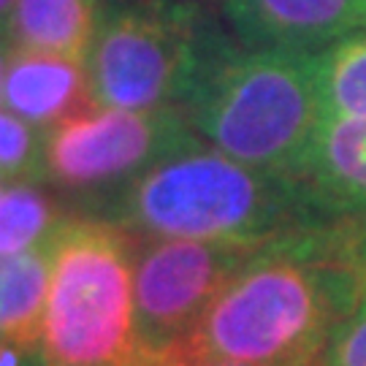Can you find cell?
<instances>
[{
  "label": "cell",
  "mask_w": 366,
  "mask_h": 366,
  "mask_svg": "<svg viewBox=\"0 0 366 366\" xmlns=\"http://www.w3.org/2000/svg\"><path fill=\"white\" fill-rule=\"evenodd\" d=\"M11 39L0 36V95H3V79H6V68H9V57H11Z\"/></svg>",
  "instance_id": "18"
},
{
  "label": "cell",
  "mask_w": 366,
  "mask_h": 366,
  "mask_svg": "<svg viewBox=\"0 0 366 366\" xmlns=\"http://www.w3.org/2000/svg\"><path fill=\"white\" fill-rule=\"evenodd\" d=\"M3 263L6 255H0V328H3Z\"/></svg>",
  "instance_id": "19"
},
{
  "label": "cell",
  "mask_w": 366,
  "mask_h": 366,
  "mask_svg": "<svg viewBox=\"0 0 366 366\" xmlns=\"http://www.w3.org/2000/svg\"><path fill=\"white\" fill-rule=\"evenodd\" d=\"M142 366H247V364H231V361H217V358L187 355V353H182V350H169V353H163V355L147 358Z\"/></svg>",
  "instance_id": "16"
},
{
  "label": "cell",
  "mask_w": 366,
  "mask_h": 366,
  "mask_svg": "<svg viewBox=\"0 0 366 366\" xmlns=\"http://www.w3.org/2000/svg\"><path fill=\"white\" fill-rule=\"evenodd\" d=\"M364 282L353 225L331 220L290 231L249 252L174 350L247 366H317L353 315Z\"/></svg>",
  "instance_id": "1"
},
{
  "label": "cell",
  "mask_w": 366,
  "mask_h": 366,
  "mask_svg": "<svg viewBox=\"0 0 366 366\" xmlns=\"http://www.w3.org/2000/svg\"><path fill=\"white\" fill-rule=\"evenodd\" d=\"M220 33L190 0L109 3L87 54L92 104L179 109Z\"/></svg>",
  "instance_id": "5"
},
{
  "label": "cell",
  "mask_w": 366,
  "mask_h": 366,
  "mask_svg": "<svg viewBox=\"0 0 366 366\" xmlns=\"http://www.w3.org/2000/svg\"><path fill=\"white\" fill-rule=\"evenodd\" d=\"M222 16L247 49L317 54L366 30V0H222Z\"/></svg>",
  "instance_id": "8"
},
{
  "label": "cell",
  "mask_w": 366,
  "mask_h": 366,
  "mask_svg": "<svg viewBox=\"0 0 366 366\" xmlns=\"http://www.w3.org/2000/svg\"><path fill=\"white\" fill-rule=\"evenodd\" d=\"M104 0H16L11 44L87 63Z\"/></svg>",
  "instance_id": "11"
},
{
  "label": "cell",
  "mask_w": 366,
  "mask_h": 366,
  "mask_svg": "<svg viewBox=\"0 0 366 366\" xmlns=\"http://www.w3.org/2000/svg\"><path fill=\"white\" fill-rule=\"evenodd\" d=\"M179 112L204 144L255 169L296 177L323 119L317 54L247 49L220 33Z\"/></svg>",
  "instance_id": "3"
},
{
  "label": "cell",
  "mask_w": 366,
  "mask_h": 366,
  "mask_svg": "<svg viewBox=\"0 0 366 366\" xmlns=\"http://www.w3.org/2000/svg\"><path fill=\"white\" fill-rule=\"evenodd\" d=\"M16 0H0V36H9L11 39V16Z\"/></svg>",
  "instance_id": "17"
},
{
  "label": "cell",
  "mask_w": 366,
  "mask_h": 366,
  "mask_svg": "<svg viewBox=\"0 0 366 366\" xmlns=\"http://www.w3.org/2000/svg\"><path fill=\"white\" fill-rule=\"evenodd\" d=\"M0 104L16 117L49 131L92 106L87 63L11 46Z\"/></svg>",
  "instance_id": "10"
},
{
  "label": "cell",
  "mask_w": 366,
  "mask_h": 366,
  "mask_svg": "<svg viewBox=\"0 0 366 366\" xmlns=\"http://www.w3.org/2000/svg\"><path fill=\"white\" fill-rule=\"evenodd\" d=\"M0 193H3V179H0Z\"/></svg>",
  "instance_id": "20"
},
{
  "label": "cell",
  "mask_w": 366,
  "mask_h": 366,
  "mask_svg": "<svg viewBox=\"0 0 366 366\" xmlns=\"http://www.w3.org/2000/svg\"><path fill=\"white\" fill-rule=\"evenodd\" d=\"M136 236L90 214L66 217L52 244L44 366H142L133 293Z\"/></svg>",
  "instance_id": "4"
},
{
  "label": "cell",
  "mask_w": 366,
  "mask_h": 366,
  "mask_svg": "<svg viewBox=\"0 0 366 366\" xmlns=\"http://www.w3.org/2000/svg\"><path fill=\"white\" fill-rule=\"evenodd\" d=\"M255 247L139 239L133 255L136 328L147 358L179 347Z\"/></svg>",
  "instance_id": "7"
},
{
  "label": "cell",
  "mask_w": 366,
  "mask_h": 366,
  "mask_svg": "<svg viewBox=\"0 0 366 366\" xmlns=\"http://www.w3.org/2000/svg\"><path fill=\"white\" fill-rule=\"evenodd\" d=\"M198 142L177 106L136 112L92 104L49 128L46 179L90 204Z\"/></svg>",
  "instance_id": "6"
},
{
  "label": "cell",
  "mask_w": 366,
  "mask_h": 366,
  "mask_svg": "<svg viewBox=\"0 0 366 366\" xmlns=\"http://www.w3.org/2000/svg\"><path fill=\"white\" fill-rule=\"evenodd\" d=\"M0 366H44L39 345H25L0 331Z\"/></svg>",
  "instance_id": "15"
},
{
  "label": "cell",
  "mask_w": 366,
  "mask_h": 366,
  "mask_svg": "<svg viewBox=\"0 0 366 366\" xmlns=\"http://www.w3.org/2000/svg\"><path fill=\"white\" fill-rule=\"evenodd\" d=\"M220 3H222V0H220Z\"/></svg>",
  "instance_id": "21"
},
{
  "label": "cell",
  "mask_w": 366,
  "mask_h": 366,
  "mask_svg": "<svg viewBox=\"0 0 366 366\" xmlns=\"http://www.w3.org/2000/svg\"><path fill=\"white\" fill-rule=\"evenodd\" d=\"M323 117L366 119V30L317 52Z\"/></svg>",
  "instance_id": "13"
},
{
  "label": "cell",
  "mask_w": 366,
  "mask_h": 366,
  "mask_svg": "<svg viewBox=\"0 0 366 366\" xmlns=\"http://www.w3.org/2000/svg\"><path fill=\"white\" fill-rule=\"evenodd\" d=\"M46 133L44 128L0 109V179L39 182L46 179Z\"/></svg>",
  "instance_id": "14"
},
{
  "label": "cell",
  "mask_w": 366,
  "mask_h": 366,
  "mask_svg": "<svg viewBox=\"0 0 366 366\" xmlns=\"http://www.w3.org/2000/svg\"><path fill=\"white\" fill-rule=\"evenodd\" d=\"M66 217L36 182H11L0 193V255L52 247Z\"/></svg>",
  "instance_id": "12"
},
{
  "label": "cell",
  "mask_w": 366,
  "mask_h": 366,
  "mask_svg": "<svg viewBox=\"0 0 366 366\" xmlns=\"http://www.w3.org/2000/svg\"><path fill=\"white\" fill-rule=\"evenodd\" d=\"M296 177L331 220L366 231V119H320Z\"/></svg>",
  "instance_id": "9"
},
{
  "label": "cell",
  "mask_w": 366,
  "mask_h": 366,
  "mask_svg": "<svg viewBox=\"0 0 366 366\" xmlns=\"http://www.w3.org/2000/svg\"><path fill=\"white\" fill-rule=\"evenodd\" d=\"M84 214L139 239L244 247L331 222L299 177L247 166L204 142L163 157L133 182L84 204Z\"/></svg>",
  "instance_id": "2"
}]
</instances>
